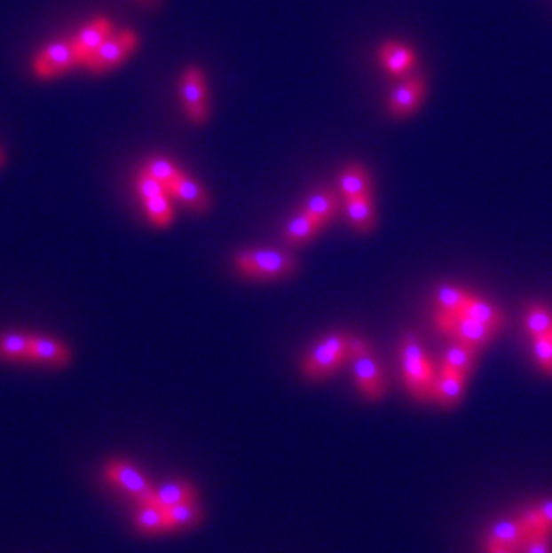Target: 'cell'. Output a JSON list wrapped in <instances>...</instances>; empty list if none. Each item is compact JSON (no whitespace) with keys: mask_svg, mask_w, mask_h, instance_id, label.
Here are the masks:
<instances>
[{"mask_svg":"<svg viewBox=\"0 0 552 553\" xmlns=\"http://www.w3.org/2000/svg\"><path fill=\"white\" fill-rule=\"evenodd\" d=\"M3 163H4V156H3V152H0V167H3Z\"/></svg>","mask_w":552,"mask_h":553,"instance_id":"obj_37","label":"cell"},{"mask_svg":"<svg viewBox=\"0 0 552 553\" xmlns=\"http://www.w3.org/2000/svg\"><path fill=\"white\" fill-rule=\"evenodd\" d=\"M235 267L241 274L249 278H284V276L296 270V260L284 253L274 249H251L242 251L235 258Z\"/></svg>","mask_w":552,"mask_h":553,"instance_id":"obj_3","label":"cell"},{"mask_svg":"<svg viewBox=\"0 0 552 553\" xmlns=\"http://www.w3.org/2000/svg\"><path fill=\"white\" fill-rule=\"evenodd\" d=\"M169 196L176 198L179 203L185 205L187 208L194 210V212H209L210 208V196L209 192L201 187V184L189 177L187 174L179 172L176 175V179L169 184Z\"/></svg>","mask_w":552,"mask_h":553,"instance_id":"obj_11","label":"cell"},{"mask_svg":"<svg viewBox=\"0 0 552 553\" xmlns=\"http://www.w3.org/2000/svg\"><path fill=\"white\" fill-rule=\"evenodd\" d=\"M144 502L153 503L162 510H167L179 503L196 502V489L187 482H167L162 487L153 489Z\"/></svg>","mask_w":552,"mask_h":553,"instance_id":"obj_14","label":"cell"},{"mask_svg":"<svg viewBox=\"0 0 552 553\" xmlns=\"http://www.w3.org/2000/svg\"><path fill=\"white\" fill-rule=\"evenodd\" d=\"M346 342L348 335L332 333L327 335L319 344H316L304 363L305 377L311 380H321L332 375L343 363V360L348 358Z\"/></svg>","mask_w":552,"mask_h":553,"instance_id":"obj_4","label":"cell"},{"mask_svg":"<svg viewBox=\"0 0 552 553\" xmlns=\"http://www.w3.org/2000/svg\"><path fill=\"white\" fill-rule=\"evenodd\" d=\"M339 210V196L330 191H318L302 205V212L314 217L321 224L330 222Z\"/></svg>","mask_w":552,"mask_h":553,"instance_id":"obj_21","label":"cell"},{"mask_svg":"<svg viewBox=\"0 0 552 553\" xmlns=\"http://www.w3.org/2000/svg\"><path fill=\"white\" fill-rule=\"evenodd\" d=\"M518 553H552L550 534H536L531 535Z\"/></svg>","mask_w":552,"mask_h":553,"instance_id":"obj_33","label":"cell"},{"mask_svg":"<svg viewBox=\"0 0 552 553\" xmlns=\"http://www.w3.org/2000/svg\"><path fill=\"white\" fill-rule=\"evenodd\" d=\"M75 65H77V56H75L72 40L58 42L40 52V56L35 61V72L40 77L47 79V77L59 75Z\"/></svg>","mask_w":552,"mask_h":553,"instance_id":"obj_8","label":"cell"},{"mask_svg":"<svg viewBox=\"0 0 552 553\" xmlns=\"http://www.w3.org/2000/svg\"><path fill=\"white\" fill-rule=\"evenodd\" d=\"M529 539V534L520 519H504L492 526L486 535V549L488 548H506L511 551H520V548Z\"/></svg>","mask_w":552,"mask_h":553,"instance_id":"obj_13","label":"cell"},{"mask_svg":"<svg viewBox=\"0 0 552 553\" xmlns=\"http://www.w3.org/2000/svg\"><path fill=\"white\" fill-rule=\"evenodd\" d=\"M532 351L543 371L552 375V333L532 339Z\"/></svg>","mask_w":552,"mask_h":553,"instance_id":"obj_32","label":"cell"},{"mask_svg":"<svg viewBox=\"0 0 552 553\" xmlns=\"http://www.w3.org/2000/svg\"><path fill=\"white\" fill-rule=\"evenodd\" d=\"M465 382H467V378H463V377L441 375L434 382L432 400L436 403H439L441 407H453V405H457L459 400L463 398Z\"/></svg>","mask_w":552,"mask_h":553,"instance_id":"obj_22","label":"cell"},{"mask_svg":"<svg viewBox=\"0 0 552 553\" xmlns=\"http://www.w3.org/2000/svg\"><path fill=\"white\" fill-rule=\"evenodd\" d=\"M153 177H156L162 184L169 189V184L176 179V175L181 172L177 168V165H174L172 161L165 160V158H151L146 167H144ZM169 192V191H167Z\"/></svg>","mask_w":552,"mask_h":553,"instance_id":"obj_30","label":"cell"},{"mask_svg":"<svg viewBox=\"0 0 552 553\" xmlns=\"http://www.w3.org/2000/svg\"><path fill=\"white\" fill-rule=\"evenodd\" d=\"M137 191H138L142 201H146V199H149V198H154V196L169 194L165 184H162L156 177H153L146 168H142V170L138 172V177H137Z\"/></svg>","mask_w":552,"mask_h":553,"instance_id":"obj_31","label":"cell"},{"mask_svg":"<svg viewBox=\"0 0 552 553\" xmlns=\"http://www.w3.org/2000/svg\"><path fill=\"white\" fill-rule=\"evenodd\" d=\"M425 97V81L422 77H411L398 84L390 97L388 108L393 117H409L423 103Z\"/></svg>","mask_w":552,"mask_h":553,"instance_id":"obj_9","label":"cell"},{"mask_svg":"<svg viewBox=\"0 0 552 553\" xmlns=\"http://www.w3.org/2000/svg\"><path fill=\"white\" fill-rule=\"evenodd\" d=\"M135 523H137V528L144 534H158V532L170 530L165 510L147 502L140 503V509L135 516Z\"/></svg>","mask_w":552,"mask_h":553,"instance_id":"obj_24","label":"cell"},{"mask_svg":"<svg viewBox=\"0 0 552 553\" xmlns=\"http://www.w3.org/2000/svg\"><path fill=\"white\" fill-rule=\"evenodd\" d=\"M525 328L532 339L552 333V315L543 307H529L525 314Z\"/></svg>","mask_w":552,"mask_h":553,"instance_id":"obj_28","label":"cell"},{"mask_svg":"<svg viewBox=\"0 0 552 553\" xmlns=\"http://www.w3.org/2000/svg\"><path fill=\"white\" fill-rule=\"evenodd\" d=\"M370 353V346L366 344V340L359 339V337H348V342H346V356L355 360L359 356H364Z\"/></svg>","mask_w":552,"mask_h":553,"instance_id":"obj_34","label":"cell"},{"mask_svg":"<svg viewBox=\"0 0 552 553\" xmlns=\"http://www.w3.org/2000/svg\"><path fill=\"white\" fill-rule=\"evenodd\" d=\"M31 335L8 333L0 337V356L8 360H29L31 353Z\"/></svg>","mask_w":552,"mask_h":553,"instance_id":"obj_26","label":"cell"},{"mask_svg":"<svg viewBox=\"0 0 552 553\" xmlns=\"http://www.w3.org/2000/svg\"><path fill=\"white\" fill-rule=\"evenodd\" d=\"M29 360L43 362L51 365H67L70 360V351L63 342L49 337H33Z\"/></svg>","mask_w":552,"mask_h":553,"instance_id":"obj_18","label":"cell"},{"mask_svg":"<svg viewBox=\"0 0 552 553\" xmlns=\"http://www.w3.org/2000/svg\"><path fill=\"white\" fill-rule=\"evenodd\" d=\"M436 324L439 331L452 342L474 347L477 351L485 347L497 333V330L479 323L461 310H438Z\"/></svg>","mask_w":552,"mask_h":553,"instance_id":"obj_2","label":"cell"},{"mask_svg":"<svg viewBox=\"0 0 552 553\" xmlns=\"http://www.w3.org/2000/svg\"><path fill=\"white\" fill-rule=\"evenodd\" d=\"M165 514H167V521H169V528L170 530L196 526L203 519V512H201V509L198 507L196 502H187V503L174 505V507L167 509Z\"/></svg>","mask_w":552,"mask_h":553,"instance_id":"obj_25","label":"cell"},{"mask_svg":"<svg viewBox=\"0 0 552 553\" xmlns=\"http://www.w3.org/2000/svg\"><path fill=\"white\" fill-rule=\"evenodd\" d=\"M379 58H381V63L382 66L393 74V75H404L407 74L416 58H414V52L411 47L400 43V42H386L382 47H381V52H379Z\"/></svg>","mask_w":552,"mask_h":553,"instance_id":"obj_16","label":"cell"},{"mask_svg":"<svg viewBox=\"0 0 552 553\" xmlns=\"http://www.w3.org/2000/svg\"><path fill=\"white\" fill-rule=\"evenodd\" d=\"M138 45V36L133 31L112 35L94 54L88 58L84 66L91 72H108L130 58Z\"/></svg>","mask_w":552,"mask_h":553,"instance_id":"obj_6","label":"cell"},{"mask_svg":"<svg viewBox=\"0 0 552 553\" xmlns=\"http://www.w3.org/2000/svg\"><path fill=\"white\" fill-rule=\"evenodd\" d=\"M534 512L538 514V518L541 519L543 526L552 534V500L543 502L541 505L534 507Z\"/></svg>","mask_w":552,"mask_h":553,"instance_id":"obj_35","label":"cell"},{"mask_svg":"<svg viewBox=\"0 0 552 553\" xmlns=\"http://www.w3.org/2000/svg\"><path fill=\"white\" fill-rule=\"evenodd\" d=\"M325 224H321L319 221H316L314 217L307 215L305 212H298L286 226L284 230V242L288 245H302L309 240H312Z\"/></svg>","mask_w":552,"mask_h":553,"instance_id":"obj_19","label":"cell"},{"mask_svg":"<svg viewBox=\"0 0 552 553\" xmlns=\"http://www.w3.org/2000/svg\"><path fill=\"white\" fill-rule=\"evenodd\" d=\"M353 373H355L357 387L367 400L375 401L384 396L386 389H384L382 373H381L377 360L372 356V353L353 360Z\"/></svg>","mask_w":552,"mask_h":553,"instance_id":"obj_10","label":"cell"},{"mask_svg":"<svg viewBox=\"0 0 552 553\" xmlns=\"http://www.w3.org/2000/svg\"><path fill=\"white\" fill-rule=\"evenodd\" d=\"M106 479L112 486L119 487L126 495L137 498L140 503L149 496L153 491L149 480L142 475V471L124 460H112V463L105 470Z\"/></svg>","mask_w":552,"mask_h":553,"instance_id":"obj_7","label":"cell"},{"mask_svg":"<svg viewBox=\"0 0 552 553\" xmlns=\"http://www.w3.org/2000/svg\"><path fill=\"white\" fill-rule=\"evenodd\" d=\"M486 553H517V551H511V549H506V548H488Z\"/></svg>","mask_w":552,"mask_h":553,"instance_id":"obj_36","label":"cell"},{"mask_svg":"<svg viewBox=\"0 0 552 553\" xmlns=\"http://www.w3.org/2000/svg\"><path fill=\"white\" fill-rule=\"evenodd\" d=\"M400 356H402V375L409 393L422 401L432 398L436 375L432 363L425 356V351L418 342L416 335L407 333L404 337L400 346Z\"/></svg>","mask_w":552,"mask_h":553,"instance_id":"obj_1","label":"cell"},{"mask_svg":"<svg viewBox=\"0 0 552 553\" xmlns=\"http://www.w3.org/2000/svg\"><path fill=\"white\" fill-rule=\"evenodd\" d=\"M461 312L469 314L470 317L477 319L479 323H483V324H486V326H490V328H493L497 331L504 324V315L501 314V310L497 307H493L492 303H488V301H485V300H481V298H477L474 294L469 296V300L463 305Z\"/></svg>","mask_w":552,"mask_h":553,"instance_id":"obj_23","label":"cell"},{"mask_svg":"<svg viewBox=\"0 0 552 553\" xmlns=\"http://www.w3.org/2000/svg\"><path fill=\"white\" fill-rule=\"evenodd\" d=\"M476 360H477V349L453 342L443 356L441 375H453V377L467 378L474 371Z\"/></svg>","mask_w":552,"mask_h":553,"instance_id":"obj_15","label":"cell"},{"mask_svg":"<svg viewBox=\"0 0 552 553\" xmlns=\"http://www.w3.org/2000/svg\"><path fill=\"white\" fill-rule=\"evenodd\" d=\"M114 35L112 22L106 19H96L90 22L74 40V49L77 56V65H83L88 61V58L94 54L110 36Z\"/></svg>","mask_w":552,"mask_h":553,"instance_id":"obj_12","label":"cell"},{"mask_svg":"<svg viewBox=\"0 0 552 553\" xmlns=\"http://www.w3.org/2000/svg\"><path fill=\"white\" fill-rule=\"evenodd\" d=\"M179 88L187 117L198 126L205 124L209 121V94L205 74L198 66H189L181 75Z\"/></svg>","mask_w":552,"mask_h":553,"instance_id":"obj_5","label":"cell"},{"mask_svg":"<svg viewBox=\"0 0 552 553\" xmlns=\"http://www.w3.org/2000/svg\"><path fill=\"white\" fill-rule=\"evenodd\" d=\"M169 198H170L169 194H162V196H154V198H149L144 201V208L147 212V217L156 228H167L174 221V214H172V206H170Z\"/></svg>","mask_w":552,"mask_h":553,"instance_id":"obj_27","label":"cell"},{"mask_svg":"<svg viewBox=\"0 0 552 553\" xmlns=\"http://www.w3.org/2000/svg\"><path fill=\"white\" fill-rule=\"evenodd\" d=\"M346 215H348L350 224H351L357 231H360V233L372 231V230L375 228V222H377L372 194L348 199V201H346Z\"/></svg>","mask_w":552,"mask_h":553,"instance_id":"obj_20","label":"cell"},{"mask_svg":"<svg viewBox=\"0 0 552 553\" xmlns=\"http://www.w3.org/2000/svg\"><path fill=\"white\" fill-rule=\"evenodd\" d=\"M339 187L344 201L372 194V179L367 175L366 168L359 163H351L344 167L339 177Z\"/></svg>","mask_w":552,"mask_h":553,"instance_id":"obj_17","label":"cell"},{"mask_svg":"<svg viewBox=\"0 0 552 553\" xmlns=\"http://www.w3.org/2000/svg\"><path fill=\"white\" fill-rule=\"evenodd\" d=\"M469 296H470V292L459 289V287H450V285H443L436 292L439 310H461L463 305L467 303Z\"/></svg>","mask_w":552,"mask_h":553,"instance_id":"obj_29","label":"cell"}]
</instances>
